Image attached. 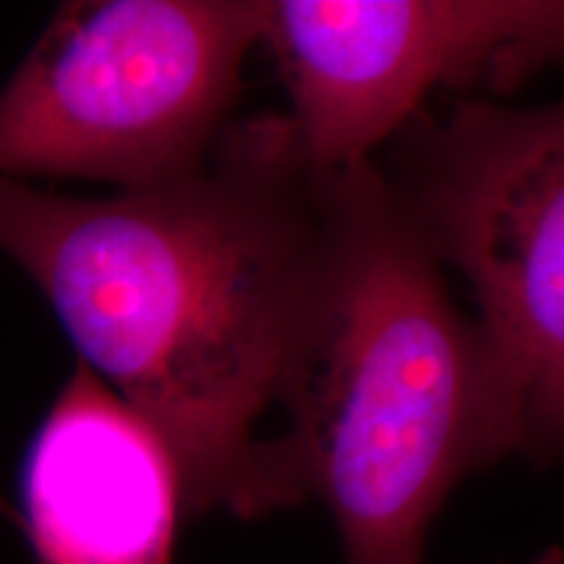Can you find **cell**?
<instances>
[{"label": "cell", "instance_id": "obj_1", "mask_svg": "<svg viewBox=\"0 0 564 564\" xmlns=\"http://www.w3.org/2000/svg\"><path fill=\"white\" fill-rule=\"evenodd\" d=\"M371 165L324 171L291 116L232 121L199 171L102 199L0 178V251L171 453L183 507L303 502L282 403L340 270Z\"/></svg>", "mask_w": 564, "mask_h": 564}, {"label": "cell", "instance_id": "obj_2", "mask_svg": "<svg viewBox=\"0 0 564 564\" xmlns=\"http://www.w3.org/2000/svg\"><path fill=\"white\" fill-rule=\"evenodd\" d=\"M394 212L377 162L282 408L303 499L327 505L345 564H423L465 476L512 455L489 348Z\"/></svg>", "mask_w": 564, "mask_h": 564}, {"label": "cell", "instance_id": "obj_3", "mask_svg": "<svg viewBox=\"0 0 564 564\" xmlns=\"http://www.w3.org/2000/svg\"><path fill=\"white\" fill-rule=\"evenodd\" d=\"M262 32L264 0L63 3L0 89V178L141 192L199 171Z\"/></svg>", "mask_w": 564, "mask_h": 564}, {"label": "cell", "instance_id": "obj_4", "mask_svg": "<svg viewBox=\"0 0 564 564\" xmlns=\"http://www.w3.org/2000/svg\"><path fill=\"white\" fill-rule=\"evenodd\" d=\"M403 137L377 167L415 241L474 293L512 453L562 457L564 100H465Z\"/></svg>", "mask_w": 564, "mask_h": 564}, {"label": "cell", "instance_id": "obj_5", "mask_svg": "<svg viewBox=\"0 0 564 564\" xmlns=\"http://www.w3.org/2000/svg\"><path fill=\"white\" fill-rule=\"evenodd\" d=\"M262 45L324 171L377 160L442 89L512 91L564 66V0H264Z\"/></svg>", "mask_w": 564, "mask_h": 564}, {"label": "cell", "instance_id": "obj_6", "mask_svg": "<svg viewBox=\"0 0 564 564\" xmlns=\"http://www.w3.org/2000/svg\"><path fill=\"white\" fill-rule=\"evenodd\" d=\"M178 470L154 429L79 361L34 436L24 514L37 564H171Z\"/></svg>", "mask_w": 564, "mask_h": 564}, {"label": "cell", "instance_id": "obj_7", "mask_svg": "<svg viewBox=\"0 0 564 564\" xmlns=\"http://www.w3.org/2000/svg\"><path fill=\"white\" fill-rule=\"evenodd\" d=\"M531 564H564V546L549 549L546 554H541L539 560L531 562Z\"/></svg>", "mask_w": 564, "mask_h": 564}, {"label": "cell", "instance_id": "obj_8", "mask_svg": "<svg viewBox=\"0 0 564 564\" xmlns=\"http://www.w3.org/2000/svg\"><path fill=\"white\" fill-rule=\"evenodd\" d=\"M0 520H9V523H19V514L11 510L9 502H6L3 497H0Z\"/></svg>", "mask_w": 564, "mask_h": 564}]
</instances>
